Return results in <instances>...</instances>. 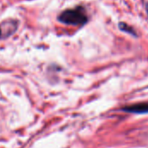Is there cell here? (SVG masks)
Wrapping results in <instances>:
<instances>
[{"label": "cell", "mask_w": 148, "mask_h": 148, "mask_svg": "<svg viewBox=\"0 0 148 148\" xmlns=\"http://www.w3.org/2000/svg\"><path fill=\"white\" fill-rule=\"evenodd\" d=\"M0 35H1V29H0Z\"/></svg>", "instance_id": "obj_4"}, {"label": "cell", "mask_w": 148, "mask_h": 148, "mask_svg": "<svg viewBox=\"0 0 148 148\" xmlns=\"http://www.w3.org/2000/svg\"><path fill=\"white\" fill-rule=\"evenodd\" d=\"M58 20L65 24L82 25L88 22V17L83 8L78 7L62 11L58 17Z\"/></svg>", "instance_id": "obj_1"}, {"label": "cell", "mask_w": 148, "mask_h": 148, "mask_svg": "<svg viewBox=\"0 0 148 148\" xmlns=\"http://www.w3.org/2000/svg\"><path fill=\"white\" fill-rule=\"evenodd\" d=\"M122 111L131 113H137V114L148 113V103H139L132 106H127L122 108Z\"/></svg>", "instance_id": "obj_2"}, {"label": "cell", "mask_w": 148, "mask_h": 148, "mask_svg": "<svg viewBox=\"0 0 148 148\" xmlns=\"http://www.w3.org/2000/svg\"><path fill=\"white\" fill-rule=\"evenodd\" d=\"M119 28H120L121 31H125V32H127V33H129V34L133 35L134 37H136V36H137V33H136V31H134V29L133 27H131L130 25H128L127 24L124 23V22H121V23L119 24Z\"/></svg>", "instance_id": "obj_3"}]
</instances>
